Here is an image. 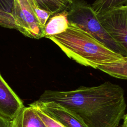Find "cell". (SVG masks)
I'll use <instances>...</instances> for the list:
<instances>
[{"label":"cell","instance_id":"obj_1","mask_svg":"<svg viewBox=\"0 0 127 127\" xmlns=\"http://www.w3.org/2000/svg\"><path fill=\"white\" fill-rule=\"evenodd\" d=\"M38 100L54 102L65 107L87 127H118L127 107L124 90L110 81L69 91L45 90Z\"/></svg>","mask_w":127,"mask_h":127},{"label":"cell","instance_id":"obj_2","mask_svg":"<svg viewBox=\"0 0 127 127\" xmlns=\"http://www.w3.org/2000/svg\"><path fill=\"white\" fill-rule=\"evenodd\" d=\"M47 38L60 47L69 59L95 69L124 58L74 24L69 23L65 31Z\"/></svg>","mask_w":127,"mask_h":127},{"label":"cell","instance_id":"obj_3","mask_svg":"<svg viewBox=\"0 0 127 127\" xmlns=\"http://www.w3.org/2000/svg\"><path fill=\"white\" fill-rule=\"evenodd\" d=\"M67 11L69 23L76 25L112 51L125 57L123 51L101 24L91 4L85 0H72Z\"/></svg>","mask_w":127,"mask_h":127},{"label":"cell","instance_id":"obj_4","mask_svg":"<svg viewBox=\"0 0 127 127\" xmlns=\"http://www.w3.org/2000/svg\"><path fill=\"white\" fill-rule=\"evenodd\" d=\"M11 15L13 29L30 38L44 37V27L37 20L29 0H13Z\"/></svg>","mask_w":127,"mask_h":127},{"label":"cell","instance_id":"obj_5","mask_svg":"<svg viewBox=\"0 0 127 127\" xmlns=\"http://www.w3.org/2000/svg\"><path fill=\"white\" fill-rule=\"evenodd\" d=\"M97 16L101 24L127 57V5Z\"/></svg>","mask_w":127,"mask_h":127},{"label":"cell","instance_id":"obj_6","mask_svg":"<svg viewBox=\"0 0 127 127\" xmlns=\"http://www.w3.org/2000/svg\"><path fill=\"white\" fill-rule=\"evenodd\" d=\"M29 106L41 111L64 127H87L76 114L55 102L38 100Z\"/></svg>","mask_w":127,"mask_h":127},{"label":"cell","instance_id":"obj_7","mask_svg":"<svg viewBox=\"0 0 127 127\" xmlns=\"http://www.w3.org/2000/svg\"><path fill=\"white\" fill-rule=\"evenodd\" d=\"M24 107L21 99L0 74V115L10 120Z\"/></svg>","mask_w":127,"mask_h":127},{"label":"cell","instance_id":"obj_8","mask_svg":"<svg viewBox=\"0 0 127 127\" xmlns=\"http://www.w3.org/2000/svg\"><path fill=\"white\" fill-rule=\"evenodd\" d=\"M9 127H46L37 110L29 106L22 108L11 120Z\"/></svg>","mask_w":127,"mask_h":127},{"label":"cell","instance_id":"obj_9","mask_svg":"<svg viewBox=\"0 0 127 127\" xmlns=\"http://www.w3.org/2000/svg\"><path fill=\"white\" fill-rule=\"evenodd\" d=\"M69 23L67 10L52 14L44 27V37L47 38L64 32L67 29Z\"/></svg>","mask_w":127,"mask_h":127},{"label":"cell","instance_id":"obj_10","mask_svg":"<svg viewBox=\"0 0 127 127\" xmlns=\"http://www.w3.org/2000/svg\"><path fill=\"white\" fill-rule=\"evenodd\" d=\"M97 69L114 77L127 79V57L117 62L100 65Z\"/></svg>","mask_w":127,"mask_h":127},{"label":"cell","instance_id":"obj_11","mask_svg":"<svg viewBox=\"0 0 127 127\" xmlns=\"http://www.w3.org/2000/svg\"><path fill=\"white\" fill-rule=\"evenodd\" d=\"M127 5V0H95L91 6L97 14H102L114 8Z\"/></svg>","mask_w":127,"mask_h":127},{"label":"cell","instance_id":"obj_12","mask_svg":"<svg viewBox=\"0 0 127 127\" xmlns=\"http://www.w3.org/2000/svg\"><path fill=\"white\" fill-rule=\"evenodd\" d=\"M31 6L33 10L35 16L40 25L44 27L48 20L52 14L45 10L39 8L36 5L34 2L32 0H29Z\"/></svg>","mask_w":127,"mask_h":127},{"label":"cell","instance_id":"obj_13","mask_svg":"<svg viewBox=\"0 0 127 127\" xmlns=\"http://www.w3.org/2000/svg\"><path fill=\"white\" fill-rule=\"evenodd\" d=\"M36 109L37 110L39 117L46 127H64L61 124L51 118L44 112L37 109Z\"/></svg>","mask_w":127,"mask_h":127},{"label":"cell","instance_id":"obj_14","mask_svg":"<svg viewBox=\"0 0 127 127\" xmlns=\"http://www.w3.org/2000/svg\"><path fill=\"white\" fill-rule=\"evenodd\" d=\"M13 6V0H0V11L11 13Z\"/></svg>","mask_w":127,"mask_h":127},{"label":"cell","instance_id":"obj_15","mask_svg":"<svg viewBox=\"0 0 127 127\" xmlns=\"http://www.w3.org/2000/svg\"><path fill=\"white\" fill-rule=\"evenodd\" d=\"M0 127H9V120L0 115Z\"/></svg>","mask_w":127,"mask_h":127},{"label":"cell","instance_id":"obj_16","mask_svg":"<svg viewBox=\"0 0 127 127\" xmlns=\"http://www.w3.org/2000/svg\"><path fill=\"white\" fill-rule=\"evenodd\" d=\"M123 119V123L120 127H127V113L124 115Z\"/></svg>","mask_w":127,"mask_h":127}]
</instances>
